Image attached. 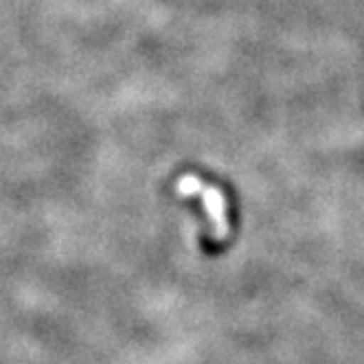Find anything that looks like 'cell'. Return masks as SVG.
<instances>
[{"label": "cell", "instance_id": "6da1fadb", "mask_svg": "<svg viewBox=\"0 0 364 364\" xmlns=\"http://www.w3.org/2000/svg\"><path fill=\"white\" fill-rule=\"evenodd\" d=\"M176 191L180 196H200L204 211L211 220V235L215 242H226L230 237V220H228V202L222 189L206 185V182L198 176H182L176 185Z\"/></svg>", "mask_w": 364, "mask_h": 364}]
</instances>
